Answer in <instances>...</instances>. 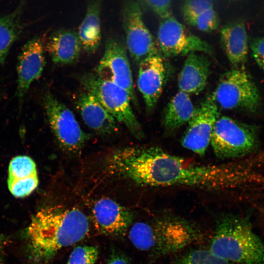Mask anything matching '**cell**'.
<instances>
[{
    "mask_svg": "<svg viewBox=\"0 0 264 264\" xmlns=\"http://www.w3.org/2000/svg\"><path fill=\"white\" fill-rule=\"evenodd\" d=\"M202 237L201 231L192 222L171 216L136 222L129 233L130 240L137 249L156 259L180 252Z\"/></svg>",
    "mask_w": 264,
    "mask_h": 264,
    "instance_id": "obj_3",
    "label": "cell"
},
{
    "mask_svg": "<svg viewBox=\"0 0 264 264\" xmlns=\"http://www.w3.org/2000/svg\"><path fill=\"white\" fill-rule=\"evenodd\" d=\"M187 24L201 31L212 32L219 28L220 19L214 8H212L194 18Z\"/></svg>",
    "mask_w": 264,
    "mask_h": 264,
    "instance_id": "obj_25",
    "label": "cell"
},
{
    "mask_svg": "<svg viewBox=\"0 0 264 264\" xmlns=\"http://www.w3.org/2000/svg\"><path fill=\"white\" fill-rule=\"evenodd\" d=\"M44 105L51 130L60 146L69 153L78 152L87 135L72 111L49 92L44 95Z\"/></svg>",
    "mask_w": 264,
    "mask_h": 264,
    "instance_id": "obj_8",
    "label": "cell"
},
{
    "mask_svg": "<svg viewBox=\"0 0 264 264\" xmlns=\"http://www.w3.org/2000/svg\"><path fill=\"white\" fill-rule=\"evenodd\" d=\"M253 57L260 67L264 64V37L254 39L251 43Z\"/></svg>",
    "mask_w": 264,
    "mask_h": 264,
    "instance_id": "obj_30",
    "label": "cell"
},
{
    "mask_svg": "<svg viewBox=\"0 0 264 264\" xmlns=\"http://www.w3.org/2000/svg\"><path fill=\"white\" fill-rule=\"evenodd\" d=\"M102 0H89L85 17L77 33L82 48L87 53L95 52L101 41L100 15Z\"/></svg>",
    "mask_w": 264,
    "mask_h": 264,
    "instance_id": "obj_20",
    "label": "cell"
},
{
    "mask_svg": "<svg viewBox=\"0 0 264 264\" xmlns=\"http://www.w3.org/2000/svg\"><path fill=\"white\" fill-rule=\"evenodd\" d=\"M261 68L264 70V64L261 66Z\"/></svg>",
    "mask_w": 264,
    "mask_h": 264,
    "instance_id": "obj_34",
    "label": "cell"
},
{
    "mask_svg": "<svg viewBox=\"0 0 264 264\" xmlns=\"http://www.w3.org/2000/svg\"><path fill=\"white\" fill-rule=\"evenodd\" d=\"M9 242V237L0 233V264H6L5 250Z\"/></svg>",
    "mask_w": 264,
    "mask_h": 264,
    "instance_id": "obj_32",
    "label": "cell"
},
{
    "mask_svg": "<svg viewBox=\"0 0 264 264\" xmlns=\"http://www.w3.org/2000/svg\"><path fill=\"white\" fill-rule=\"evenodd\" d=\"M77 108L85 123L103 134L114 133L118 130L117 121L97 98L88 91L81 94L76 101Z\"/></svg>",
    "mask_w": 264,
    "mask_h": 264,
    "instance_id": "obj_17",
    "label": "cell"
},
{
    "mask_svg": "<svg viewBox=\"0 0 264 264\" xmlns=\"http://www.w3.org/2000/svg\"><path fill=\"white\" fill-rule=\"evenodd\" d=\"M36 175H37L36 164L29 156H17L9 163L8 179H23Z\"/></svg>",
    "mask_w": 264,
    "mask_h": 264,
    "instance_id": "obj_24",
    "label": "cell"
},
{
    "mask_svg": "<svg viewBox=\"0 0 264 264\" xmlns=\"http://www.w3.org/2000/svg\"><path fill=\"white\" fill-rule=\"evenodd\" d=\"M157 46L166 57L188 55L192 52L213 53L205 41L190 33L172 14L160 19L157 31Z\"/></svg>",
    "mask_w": 264,
    "mask_h": 264,
    "instance_id": "obj_9",
    "label": "cell"
},
{
    "mask_svg": "<svg viewBox=\"0 0 264 264\" xmlns=\"http://www.w3.org/2000/svg\"><path fill=\"white\" fill-rule=\"evenodd\" d=\"M210 144L219 158L242 156L257 147V128L228 116H220L215 124Z\"/></svg>",
    "mask_w": 264,
    "mask_h": 264,
    "instance_id": "obj_7",
    "label": "cell"
},
{
    "mask_svg": "<svg viewBox=\"0 0 264 264\" xmlns=\"http://www.w3.org/2000/svg\"><path fill=\"white\" fill-rule=\"evenodd\" d=\"M219 116V107L211 94L196 108L182 137V146L198 155H204Z\"/></svg>",
    "mask_w": 264,
    "mask_h": 264,
    "instance_id": "obj_12",
    "label": "cell"
},
{
    "mask_svg": "<svg viewBox=\"0 0 264 264\" xmlns=\"http://www.w3.org/2000/svg\"><path fill=\"white\" fill-rule=\"evenodd\" d=\"M230 1H242V0H229Z\"/></svg>",
    "mask_w": 264,
    "mask_h": 264,
    "instance_id": "obj_33",
    "label": "cell"
},
{
    "mask_svg": "<svg viewBox=\"0 0 264 264\" xmlns=\"http://www.w3.org/2000/svg\"><path fill=\"white\" fill-rule=\"evenodd\" d=\"M172 264H231L210 249H198L190 250L178 257Z\"/></svg>",
    "mask_w": 264,
    "mask_h": 264,
    "instance_id": "obj_23",
    "label": "cell"
},
{
    "mask_svg": "<svg viewBox=\"0 0 264 264\" xmlns=\"http://www.w3.org/2000/svg\"><path fill=\"white\" fill-rule=\"evenodd\" d=\"M212 95L219 108L223 109L256 113L261 108L259 90L243 68L222 74Z\"/></svg>",
    "mask_w": 264,
    "mask_h": 264,
    "instance_id": "obj_6",
    "label": "cell"
},
{
    "mask_svg": "<svg viewBox=\"0 0 264 264\" xmlns=\"http://www.w3.org/2000/svg\"><path fill=\"white\" fill-rule=\"evenodd\" d=\"M103 79L111 82L125 89L132 103L137 107L131 68L126 48L117 39L109 38L95 72Z\"/></svg>",
    "mask_w": 264,
    "mask_h": 264,
    "instance_id": "obj_11",
    "label": "cell"
},
{
    "mask_svg": "<svg viewBox=\"0 0 264 264\" xmlns=\"http://www.w3.org/2000/svg\"><path fill=\"white\" fill-rule=\"evenodd\" d=\"M212 8H214L213 0H185L181 7V12L187 23L194 18Z\"/></svg>",
    "mask_w": 264,
    "mask_h": 264,
    "instance_id": "obj_28",
    "label": "cell"
},
{
    "mask_svg": "<svg viewBox=\"0 0 264 264\" xmlns=\"http://www.w3.org/2000/svg\"><path fill=\"white\" fill-rule=\"evenodd\" d=\"M89 220L78 208L55 205L43 208L22 233L30 264H47L63 248L83 240Z\"/></svg>",
    "mask_w": 264,
    "mask_h": 264,
    "instance_id": "obj_2",
    "label": "cell"
},
{
    "mask_svg": "<svg viewBox=\"0 0 264 264\" xmlns=\"http://www.w3.org/2000/svg\"><path fill=\"white\" fill-rule=\"evenodd\" d=\"M8 187L10 193L16 198H23L31 194L37 187V175L19 179H8Z\"/></svg>",
    "mask_w": 264,
    "mask_h": 264,
    "instance_id": "obj_26",
    "label": "cell"
},
{
    "mask_svg": "<svg viewBox=\"0 0 264 264\" xmlns=\"http://www.w3.org/2000/svg\"><path fill=\"white\" fill-rule=\"evenodd\" d=\"M105 264H129V262L124 254L113 250Z\"/></svg>",
    "mask_w": 264,
    "mask_h": 264,
    "instance_id": "obj_31",
    "label": "cell"
},
{
    "mask_svg": "<svg viewBox=\"0 0 264 264\" xmlns=\"http://www.w3.org/2000/svg\"><path fill=\"white\" fill-rule=\"evenodd\" d=\"M122 19L126 46L130 56L137 65L148 57L158 53L153 36L145 25L138 2L124 0Z\"/></svg>",
    "mask_w": 264,
    "mask_h": 264,
    "instance_id": "obj_10",
    "label": "cell"
},
{
    "mask_svg": "<svg viewBox=\"0 0 264 264\" xmlns=\"http://www.w3.org/2000/svg\"><path fill=\"white\" fill-rule=\"evenodd\" d=\"M91 217L98 233L111 236L123 235L133 220L131 210L108 198H101L94 202Z\"/></svg>",
    "mask_w": 264,
    "mask_h": 264,
    "instance_id": "obj_15",
    "label": "cell"
},
{
    "mask_svg": "<svg viewBox=\"0 0 264 264\" xmlns=\"http://www.w3.org/2000/svg\"><path fill=\"white\" fill-rule=\"evenodd\" d=\"M25 1L20 0L13 11L0 17V64L4 62L12 45L24 28L22 16Z\"/></svg>",
    "mask_w": 264,
    "mask_h": 264,
    "instance_id": "obj_22",
    "label": "cell"
},
{
    "mask_svg": "<svg viewBox=\"0 0 264 264\" xmlns=\"http://www.w3.org/2000/svg\"><path fill=\"white\" fill-rule=\"evenodd\" d=\"M220 38L222 48L234 68H243L248 50L245 19L239 18L224 25L220 31Z\"/></svg>",
    "mask_w": 264,
    "mask_h": 264,
    "instance_id": "obj_16",
    "label": "cell"
},
{
    "mask_svg": "<svg viewBox=\"0 0 264 264\" xmlns=\"http://www.w3.org/2000/svg\"><path fill=\"white\" fill-rule=\"evenodd\" d=\"M140 6L156 14L160 19L172 14V0H138Z\"/></svg>",
    "mask_w": 264,
    "mask_h": 264,
    "instance_id": "obj_29",
    "label": "cell"
},
{
    "mask_svg": "<svg viewBox=\"0 0 264 264\" xmlns=\"http://www.w3.org/2000/svg\"><path fill=\"white\" fill-rule=\"evenodd\" d=\"M168 72L167 63L158 53L148 57L139 64L137 86L148 112L155 108L167 80Z\"/></svg>",
    "mask_w": 264,
    "mask_h": 264,
    "instance_id": "obj_14",
    "label": "cell"
},
{
    "mask_svg": "<svg viewBox=\"0 0 264 264\" xmlns=\"http://www.w3.org/2000/svg\"><path fill=\"white\" fill-rule=\"evenodd\" d=\"M210 250L230 262L264 264V243L249 222L238 216L225 215L218 220Z\"/></svg>",
    "mask_w": 264,
    "mask_h": 264,
    "instance_id": "obj_4",
    "label": "cell"
},
{
    "mask_svg": "<svg viewBox=\"0 0 264 264\" xmlns=\"http://www.w3.org/2000/svg\"><path fill=\"white\" fill-rule=\"evenodd\" d=\"M82 49L77 33L70 29L56 30L49 37L45 44V50L53 62L62 66L77 62Z\"/></svg>",
    "mask_w": 264,
    "mask_h": 264,
    "instance_id": "obj_19",
    "label": "cell"
},
{
    "mask_svg": "<svg viewBox=\"0 0 264 264\" xmlns=\"http://www.w3.org/2000/svg\"><path fill=\"white\" fill-rule=\"evenodd\" d=\"M44 38L35 37L23 46L18 57L17 96L20 108L32 83L41 76L45 63Z\"/></svg>",
    "mask_w": 264,
    "mask_h": 264,
    "instance_id": "obj_13",
    "label": "cell"
},
{
    "mask_svg": "<svg viewBox=\"0 0 264 264\" xmlns=\"http://www.w3.org/2000/svg\"><path fill=\"white\" fill-rule=\"evenodd\" d=\"M78 80L94 95L109 112L125 125L137 139L144 134L141 124L134 114L131 98L128 92L115 84L103 79L96 73L86 72L78 76Z\"/></svg>",
    "mask_w": 264,
    "mask_h": 264,
    "instance_id": "obj_5",
    "label": "cell"
},
{
    "mask_svg": "<svg viewBox=\"0 0 264 264\" xmlns=\"http://www.w3.org/2000/svg\"><path fill=\"white\" fill-rule=\"evenodd\" d=\"M114 169L118 176L150 187L223 190L239 185L246 176L239 164H197L156 147L121 148L115 156Z\"/></svg>",
    "mask_w": 264,
    "mask_h": 264,
    "instance_id": "obj_1",
    "label": "cell"
},
{
    "mask_svg": "<svg viewBox=\"0 0 264 264\" xmlns=\"http://www.w3.org/2000/svg\"><path fill=\"white\" fill-rule=\"evenodd\" d=\"M98 255L99 250L96 246H78L71 252L66 264H95Z\"/></svg>",
    "mask_w": 264,
    "mask_h": 264,
    "instance_id": "obj_27",
    "label": "cell"
},
{
    "mask_svg": "<svg viewBox=\"0 0 264 264\" xmlns=\"http://www.w3.org/2000/svg\"><path fill=\"white\" fill-rule=\"evenodd\" d=\"M210 68L206 56L197 52L189 54L178 75L179 90L189 95L200 93L206 86Z\"/></svg>",
    "mask_w": 264,
    "mask_h": 264,
    "instance_id": "obj_18",
    "label": "cell"
},
{
    "mask_svg": "<svg viewBox=\"0 0 264 264\" xmlns=\"http://www.w3.org/2000/svg\"><path fill=\"white\" fill-rule=\"evenodd\" d=\"M195 109L189 95L179 90L165 109L163 124L165 130L173 132L188 123Z\"/></svg>",
    "mask_w": 264,
    "mask_h": 264,
    "instance_id": "obj_21",
    "label": "cell"
}]
</instances>
